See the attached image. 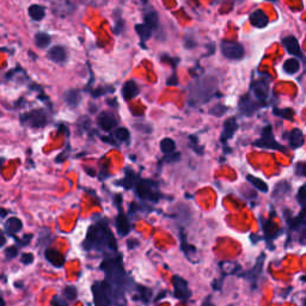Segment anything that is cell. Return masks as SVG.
Instances as JSON below:
<instances>
[{"mask_svg": "<svg viewBox=\"0 0 306 306\" xmlns=\"http://www.w3.org/2000/svg\"><path fill=\"white\" fill-rule=\"evenodd\" d=\"M253 91L258 101H266L269 95V85L266 81L259 79L253 84Z\"/></svg>", "mask_w": 306, "mask_h": 306, "instance_id": "12", "label": "cell"}, {"mask_svg": "<svg viewBox=\"0 0 306 306\" xmlns=\"http://www.w3.org/2000/svg\"><path fill=\"white\" fill-rule=\"evenodd\" d=\"M172 285H174V297L181 302H187L192 297V290H189L188 282L183 277L178 275L172 276Z\"/></svg>", "mask_w": 306, "mask_h": 306, "instance_id": "6", "label": "cell"}, {"mask_svg": "<svg viewBox=\"0 0 306 306\" xmlns=\"http://www.w3.org/2000/svg\"><path fill=\"white\" fill-rule=\"evenodd\" d=\"M290 190V186L289 182H287V181H281V182H280V183H277L276 186H275L274 194H273V196H274V197L285 196V195L289 194Z\"/></svg>", "mask_w": 306, "mask_h": 306, "instance_id": "25", "label": "cell"}, {"mask_svg": "<svg viewBox=\"0 0 306 306\" xmlns=\"http://www.w3.org/2000/svg\"><path fill=\"white\" fill-rule=\"evenodd\" d=\"M101 269L105 274V281L114 293L115 299L122 298L125 290L129 285L127 273L122 263V257L120 255L105 258L101 263Z\"/></svg>", "mask_w": 306, "mask_h": 306, "instance_id": "2", "label": "cell"}, {"mask_svg": "<svg viewBox=\"0 0 306 306\" xmlns=\"http://www.w3.org/2000/svg\"><path fill=\"white\" fill-rule=\"evenodd\" d=\"M77 297H78V292L74 286H67L64 290V298L66 302H74Z\"/></svg>", "mask_w": 306, "mask_h": 306, "instance_id": "35", "label": "cell"}, {"mask_svg": "<svg viewBox=\"0 0 306 306\" xmlns=\"http://www.w3.org/2000/svg\"><path fill=\"white\" fill-rule=\"evenodd\" d=\"M83 4L87 5V6H92V7H102L104 6L108 2V0H81Z\"/></svg>", "mask_w": 306, "mask_h": 306, "instance_id": "40", "label": "cell"}, {"mask_svg": "<svg viewBox=\"0 0 306 306\" xmlns=\"http://www.w3.org/2000/svg\"><path fill=\"white\" fill-rule=\"evenodd\" d=\"M115 136H116L117 140L123 141V143H128L129 141V132H128L127 128L120 127L115 130Z\"/></svg>", "mask_w": 306, "mask_h": 306, "instance_id": "37", "label": "cell"}, {"mask_svg": "<svg viewBox=\"0 0 306 306\" xmlns=\"http://www.w3.org/2000/svg\"><path fill=\"white\" fill-rule=\"evenodd\" d=\"M46 258L53 264L56 268H61L64 267V263H65V257H64L63 254L59 253L55 249H47L46 250Z\"/></svg>", "mask_w": 306, "mask_h": 306, "instance_id": "17", "label": "cell"}, {"mask_svg": "<svg viewBox=\"0 0 306 306\" xmlns=\"http://www.w3.org/2000/svg\"><path fill=\"white\" fill-rule=\"evenodd\" d=\"M179 238H181V249L184 251V254H186V256L188 257V258L190 259V253H192L193 256L196 255V249H195L193 245H189V244H188L186 236H184L183 232H181Z\"/></svg>", "mask_w": 306, "mask_h": 306, "instance_id": "31", "label": "cell"}, {"mask_svg": "<svg viewBox=\"0 0 306 306\" xmlns=\"http://www.w3.org/2000/svg\"><path fill=\"white\" fill-rule=\"evenodd\" d=\"M239 107H241L242 113H243L244 115H246V116H251L257 109L256 103L251 101L250 97H244V98H242L241 103H239Z\"/></svg>", "mask_w": 306, "mask_h": 306, "instance_id": "22", "label": "cell"}, {"mask_svg": "<svg viewBox=\"0 0 306 306\" xmlns=\"http://www.w3.org/2000/svg\"><path fill=\"white\" fill-rule=\"evenodd\" d=\"M135 30L136 32H138L139 35H140V37L143 38V40H148V38L151 37V35H152V32L153 29L151 27H148L147 24H145V23H143V24H138L135 27Z\"/></svg>", "mask_w": 306, "mask_h": 306, "instance_id": "30", "label": "cell"}, {"mask_svg": "<svg viewBox=\"0 0 306 306\" xmlns=\"http://www.w3.org/2000/svg\"><path fill=\"white\" fill-rule=\"evenodd\" d=\"M115 224H116V230L120 236L125 237V236H127L128 233H129V231H130L129 220H128L127 215H126L123 212H121V210L119 212V214H117Z\"/></svg>", "mask_w": 306, "mask_h": 306, "instance_id": "13", "label": "cell"}, {"mask_svg": "<svg viewBox=\"0 0 306 306\" xmlns=\"http://www.w3.org/2000/svg\"><path fill=\"white\" fill-rule=\"evenodd\" d=\"M202 306H214V305L212 304V302H210V297H208L207 299L205 300L204 304H202Z\"/></svg>", "mask_w": 306, "mask_h": 306, "instance_id": "50", "label": "cell"}, {"mask_svg": "<svg viewBox=\"0 0 306 306\" xmlns=\"http://www.w3.org/2000/svg\"><path fill=\"white\" fill-rule=\"evenodd\" d=\"M264 257H266L264 256V254H262L261 257H259V259L257 261L256 266L254 267L253 269H250V271L248 272V274H246V277H248V280L251 282V284H255L257 280H258L259 274H261L262 268H263Z\"/></svg>", "mask_w": 306, "mask_h": 306, "instance_id": "21", "label": "cell"}, {"mask_svg": "<svg viewBox=\"0 0 306 306\" xmlns=\"http://www.w3.org/2000/svg\"><path fill=\"white\" fill-rule=\"evenodd\" d=\"M92 294L96 306H114V293L107 281H96L92 285Z\"/></svg>", "mask_w": 306, "mask_h": 306, "instance_id": "4", "label": "cell"}, {"mask_svg": "<svg viewBox=\"0 0 306 306\" xmlns=\"http://www.w3.org/2000/svg\"><path fill=\"white\" fill-rule=\"evenodd\" d=\"M46 15V9L41 5H32L29 7V16L34 20H41Z\"/></svg>", "mask_w": 306, "mask_h": 306, "instance_id": "26", "label": "cell"}, {"mask_svg": "<svg viewBox=\"0 0 306 306\" xmlns=\"http://www.w3.org/2000/svg\"><path fill=\"white\" fill-rule=\"evenodd\" d=\"M136 181V174L135 172L130 171L129 169H126V176L123 178L122 182H119L120 184H122L123 188L126 189H130L133 186H134V182Z\"/></svg>", "mask_w": 306, "mask_h": 306, "instance_id": "29", "label": "cell"}, {"mask_svg": "<svg viewBox=\"0 0 306 306\" xmlns=\"http://www.w3.org/2000/svg\"><path fill=\"white\" fill-rule=\"evenodd\" d=\"M97 123H98V126L103 130L109 132V130H112L113 128H115V126L117 125V120L112 113H102L98 116Z\"/></svg>", "mask_w": 306, "mask_h": 306, "instance_id": "10", "label": "cell"}, {"mask_svg": "<svg viewBox=\"0 0 306 306\" xmlns=\"http://www.w3.org/2000/svg\"><path fill=\"white\" fill-rule=\"evenodd\" d=\"M140 1H143V2H146V1H147V0H140Z\"/></svg>", "mask_w": 306, "mask_h": 306, "instance_id": "56", "label": "cell"}, {"mask_svg": "<svg viewBox=\"0 0 306 306\" xmlns=\"http://www.w3.org/2000/svg\"><path fill=\"white\" fill-rule=\"evenodd\" d=\"M282 43H284L285 48H286V50L289 51L290 54L298 56V58H302L303 54L302 50H300V46L297 38L293 37V36H289V37H285L284 40H282Z\"/></svg>", "mask_w": 306, "mask_h": 306, "instance_id": "15", "label": "cell"}, {"mask_svg": "<svg viewBox=\"0 0 306 306\" xmlns=\"http://www.w3.org/2000/svg\"><path fill=\"white\" fill-rule=\"evenodd\" d=\"M138 289H139V290H140V292H139L140 297H138V298H140L143 302L147 303L148 300L151 299V297H152V292H151V290L146 289V287H143V286H139ZM138 298H136V299H138Z\"/></svg>", "mask_w": 306, "mask_h": 306, "instance_id": "38", "label": "cell"}, {"mask_svg": "<svg viewBox=\"0 0 306 306\" xmlns=\"http://www.w3.org/2000/svg\"><path fill=\"white\" fill-rule=\"evenodd\" d=\"M83 248L87 251L117 254L116 239L105 221H99L90 226L83 243Z\"/></svg>", "mask_w": 306, "mask_h": 306, "instance_id": "1", "label": "cell"}, {"mask_svg": "<svg viewBox=\"0 0 306 306\" xmlns=\"http://www.w3.org/2000/svg\"><path fill=\"white\" fill-rule=\"evenodd\" d=\"M268 1H276V0H268Z\"/></svg>", "mask_w": 306, "mask_h": 306, "instance_id": "57", "label": "cell"}, {"mask_svg": "<svg viewBox=\"0 0 306 306\" xmlns=\"http://www.w3.org/2000/svg\"><path fill=\"white\" fill-rule=\"evenodd\" d=\"M47 56L49 60L54 61V63L61 64L67 59V53H66V49L64 47H61V46H55V47L50 48V49L48 50Z\"/></svg>", "mask_w": 306, "mask_h": 306, "instance_id": "16", "label": "cell"}, {"mask_svg": "<svg viewBox=\"0 0 306 306\" xmlns=\"http://www.w3.org/2000/svg\"><path fill=\"white\" fill-rule=\"evenodd\" d=\"M22 221H20L18 218H10L9 220L6 221V230L10 235L14 236L15 233L19 232L22 230Z\"/></svg>", "mask_w": 306, "mask_h": 306, "instance_id": "24", "label": "cell"}, {"mask_svg": "<svg viewBox=\"0 0 306 306\" xmlns=\"http://www.w3.org/2000/svg\"><path fill=\"white\" fill-rule=\"evenodd\" d=\"M5 243H6V237H5V235H4V232H2V231H0V248H1V246H4Z\"/></svg>", "mask_w": 306, "mask_h": 306, "instance_id": "49", "label": "cell"}, {"mask_svg": "<svg viewBox=\"0 0 306 306\" xmlns=\"http://www.w3.org/2000/svg\"><path fill=\"white\" fill-rule=\"evenodd\" d=\"M139 95V87L135 84V81H126L125 85L122 87V96L126 101H129V99L134 98Z\"/></svg>", "mask_w": 306, "mask_h": 306, "instance_id": "20", "label": "cell"}, {"mask_svg": "<svg viewBox=\"0 0 306 306\" xmlns=\"http://www.w3.org/2000/svg\"><path fill=\"white\" fill-rule=\"evenodd\" d=\"M289 141L292 148H299L304 145V134L299 128H294L290 132L289 134Z\"/></svg>", "mask_w": 306, "mask_h": 306, "instance_id": "19", "label": "cell"}, {"mask_svg": "<svg viewBox=\"0 0 306 306\" xmlns=\"http://www.w3.org/2000/svg\"><path fill=\"white\" fill-rule=\"evenodd\" d=\"M221 51L230 60H241L244 56V48L241 43L235 41H223Z\"/></svg>", "mask_w": 306, "mask_h": 306, "instance_id": "7", "label": "cell"}, {"mask_svg": "<svg viewBox=\"0 0 306 306\" xmlns=\"http://www.w3.org/2000/svg\"><path fill=\"white\" fill-rule=\"evenodd\" d=\"M306 186L305 184H303L302 187L299 188V190H298V195H297V200L298 202H299V205L302 206V208L305 206V197H306Z\"/></svg>", "mask_w": 306, "mask_h": 306, "instance_id": "41", "label": "cell"}, {"mask_svg": "<svg viewBox=\"0 0 306 306\" xmlns=\"http://www.w3.org/2000/svg\"><path fill=\"white\" fill-rule=\"evenodd\" d=\"M32 235H27L24 238L20 239V241H18V243L20 244V245H28V243L30 242V239H32Z\"/></svg>", "mask_w": 306, "mask_h": 306, "instance_id": "48", "label": "cell"}, {"mask_svg": "<svg viewBox=\"0 0 306 306\" xmlns=\"http://www.w3.org/2000/svg\"><path fill=\"white\" fill-rule=\"evenodd\" d=\"M249 19H250L251 25H254L255 28H258V29H262V28L266 27L269 22L268 17H267L266 12L263 10H256V11H254L250 15Z\"/></svg>", "mask_w": 306, "mask_h": 306, "instance_id": "14", "label": "cell"}, {"mask_svg": "<svg viewBox=\"0 0 306 306\" xmlns=\"http://www.w3.org/2000/svg\"><path fill=\"white\" fill-rule=\"evenodd\" d=\"M238 129V123L236 121L235 117L232 119H228L224 123V127H223V132H221L220 135V141L223 144H226L231 138H232L233 134L236 133V130Z\"/></svg>", "mask_w": 306, "mask_h": 306, "instance_id": "9", "label": "cell"}, {"mask_svg": "<svg viewBox=\"0 0 306 306\" xmlns=\"http://www.w3.org/2000/svg\"><path fill=\"white\" fill-rule=\"evenodd\" d=\"M274 114L277 115V116L284 117V119H287V120H292L293 119V115H294L290 109H284V110L274 109Z\"/></svg>", "mask_w": 306, "mask_h": 306, "instance_id": "39", "label": "cell"}, {"mask_svg": "<svg viewBox=\"0 0 306 306\" xmlns=\"http://www.w3.org/2000/svg\"><path fill=\"white\" fill-rule=\"evenodd\" d=\"M85 171L87 172V174H90V175H91V176H95V175H96V172H95V171H92V170H90V169H85Z\"/></svg>", "mask_w": 306, "mask_h": 306, "instance_id": "51", "label": "cell"}, {"mask_svg": "<svg viewBox=\"0 0 306 306\" xmlns=\"http://www.w3.org/2000/svg\"><path fill=\"white\" fill-rule=\"evenodd\" d=\"M51 304H53V306H67V303H66V300L63 299V298L58 297V295H56V297H54Z\"/></svg>", "mask_w": 306, "mask_h": 306, "instance_id": "44", "label": "cell"}, {"mask_svg": "<svg viewBox=\"0 0 306 306\" xmlns=\"http://www.w3.org/2000/svg\"><path fill=\"white\" fill-rule=\"evenodd\" d=\"M190 141H193V145H192V148L194 151H196L199 154H202V147H200L199 145H197V140L195 136H190Z\"/></svg>", "mask_w": 306, "mask_h": 306, "instance_id": "45", "label": "cell"}, {"mask_svg": "<svg viewBox=\"0 0 306 306\" xmlns=\"http://www.w3.org/2000/svg\"><path fill=\"white\" fill-rule=\"evenodd\" d=\"M35 42L38 48L48 47L50 43V36L45 34V32H38V34L35 36Z\"/></svg>", "mask_w": 306, "mask_h": 306, "instance_id": "33", "label": "cell"}, {"mask_svg": "<svg viewBox=\"0 0 306 306\" xmlns=\"http://www.w3.org/2000/svg\"><path fill=\"white\" fill-rule=\"evenodd\" d=\"M165 163H174V161H179V153H170V154H166L163 159Z\"/></svg>", "mask_w": 306, "mask_h": 306, "instance_id": "42", "label": "cell"}, {"mask_svg": "<svg viewBox=\"0 0 306 306\" xmlns=\"http://www.w3.org/2000/svg\"><path fill=\"white\" fill-rule=\"evenodd\" d=\"M2 163H4V159H0V166H1Z\"/></svg>", "mask_w": 306, "mask_h": 306, "instance_id": "54", "label": "cell"}, {"mask_svg": "<svg viewBox=\"0 0 306 306\" xmlns=\"http://www.w3.org/2000/svg\"><path fill=\"white\" fill-rule=\"evenodd\" d=\"M255 146H258L261 148H269V150H277L281 151V152H286L285 147L282 145H280L279 143H276L274 139V134H273L272 126H266L262 130L261 138L254 144Z\"/></svg>", "mask_w": 306, "mask_h": 306, "instance_id": "5", "label": "cell"}, {"mask_svg": "<svg viewBox=\"0 0 306 306\" xmlns=\"http://www.w3.org/2000/svg\"><path fill=\"white\" fill-rule=\"evenodd\" d=\"M145 24H147L148 27L152 28L153 30L156 29L157 25H158V16H157L156 12L151 11L145 15Z\"/></svg>", "mask_w": 306, "mask_h": 306, "instance_id": "36", "label": "cell"}, {"mask_svg": "<svg viewBox=\"0 0 306 306\" xmlns=\"http://www.w3.org/2000/svg\"><path fill=\"white\" fill-rule=\"evenodd\" d=\"M65 101L67 102L68 105L71 107H77L79 104V101H81V96H79L78 91H74V90H71L67 94L65 95Z\"/></svg>", "mask_w": 306, "mask_h": 306, "instance_id": "34", "label": "cell"}, {"mask_svg": "<svg viewBox=\"0 0 306 306\" xmlns=\"http://www.w3.org/2000/svg\"><path fill=\"white\" fill-rule=\"evenodd\" d=\"M134 192L136 196L140 197L144 201L158 202L161 199V194L158 192V184L151 179H139L134 182Z\"/></svg>", "mask_w": 306, "mask_h": 306, "instance_id": "3", "label": "cell"}, {"mask_svg": "<svg viewBox=\"0 0 306 306\" xmlns=\"http://www.w3.org/2000/svg\"><path fill=\"white\" fill-rule=\"evenodd\" d=\"M116 306H126V305L125 304H117Z\"/></svg>", "mask_w": 306, "mask_h": 306, "instance_id": "55", "label": "cell"}, {"mask_svg": "<svg viewBox=\"0 0 306 306\" xmlns=\"http://www.w3.org/2000/svg\"><path fill=\"white\" fill-rule=\"evenodd\" d=\"M0 306H5V302L1 297H0Z\"/></svg>", "mask_w": 306, "mask_h": 306, "instance_id": "52", "label": "cell"}, {"mask_svg": "<svg viewBox=\"0 0 306 306\" xmlns=\"http://www.w3.org/2000/svg\"><path fill=\"white\" fill-rule=\"evenodd\" d=\"M231 1H233V2H243L244 0H231Z\"/></svg>", "mask_w": 306, "mask_h": 306, "instance_id": "53", "label": "cell"}, {"mask_svg": "<svg viewBox=\"0 0 306 306\" xmlns=\"http://www.w3.org/2000/svg\"><path fill=\"white\" fill-rule=\"evenodd\" d=\"M161 150L164 154L174 153L176 150V144L170 138H165L161 141Z\"/></svg>", "mask_w": 306, "mask_h": 306, "instance_id": "27", "label": "cell"}, {"mask_svg": "<svg viewBox=\"0 0 306 306\" xmlns=\"http://www.w3.org/2000/svg\"><path fill=\"white\" fill-rule=\"evenodd\" d=\"M295 172H297V175H299V176L304 177L305 176V164L303 163H298L297 165H295Z\"/></svg>", "mask_w": 306, "mask_h": 306, "instance_id": "47", "label": "cell"}, {"mask_svg": "<svg viewBox=\"0 0 306 306\" xmlns=\"http://www.w3.org/2000/svg\"><path fill=\"white\" fill-rule=\"evenodd\" d=\"M262 223H263V221H262ZM262 228H263L267 241H269V242H272L273 239L276 238L277 236H279V233L281 232V231H280V228L277 227L276 224L273 223L272 220H267L266 223L262 224Z\"/></svg>", "mask_w": 306, "mask_h": 306, "instance_id": "18", "label": "cell"}, {"mask_svg": "<svg viewBox=\"0 0 306 306\" xmlns=\"http://www.w3.org/2000/svg\"><path fill=\"white\" fill-rule=\"evenodd\" d=\"M219 266L224 274H235L241 271V266L236 262H221Z\"/></svg>", "mask_w": 306, "mask_h": 306, "instance_id": "28", "label": "cell"}, {"mask_svg": "<svg viewBox=\"0 0 306 306\" xmlns=\"http://www.w3.org/2000/svg\"><path fill=\"white\" fill-rule=\"evenodd\" d=\"M47 115L43 110H32L22 116V122L34 128L45 127L47 125Z\"/></svg>", "mask_w": 306, "mask_h": 306, "instance_id": "8", "label": "cell"}, {"mask_svg": "<svg viewBox=\"0 0 306 306\" xmlns=\"http://www.w3.org/2000/svg\"><path fill=\"white\" fill-rule=\"evenodd\" d=\"M51 6H53L54 14L60 17H65L73 12V5L68 0H55Z\"/></svg>", "mask_w": 306, "mask_h": 306, "instance_id": "11", "label": "cell"}, {"mask_svg": "<svg viewBox=\"0 0 306 306\" xmlns=\"http://www.w3.org/2000/svg\"><path fill=\"white\" fill-rule=\"evenodd\" d=\"M6 257L7 258H14V257L17 256L18 254V249L16 246H10V248L6 249Z\"/></svg>", "mask_w": 306, "mask_h": 306, "instance_id": "43", "label": "cell"}, {"mask_svg": "<svg viewBox=\"0 0 306 306\" xmlns=\"http://www.w3.org/2000/svg\"><path fill=\"white\" fill-rule=\"evenodd\" d=\"M300 64L297 59H289L286 63L284 64V69L286 73L289 74H294L299 71Z\"/></svg>", "mask_w": 306, "mask_h": 306, "instance_id": "32", "label": "cell"}, {"mask_svg": "<svg viewBox=\"0 0 306 306\" xmlns=\"http://www.w3.org/2000/svg\"><path fill=\"white\" fill-rule=\"evenodd\" d=\"M22 262L24 264L32 263V262H34V256H32V254H30V253L24 254V255L22 256Z\"/></svg>", "mask_w": 306, "mask_h": 306, "instance_id": "46", "label": "cell"}, {"mask_svg": "<svg viewBox=\"0 0 306 306\" xmlns=\"http://www.w3.org/2000/svg\"><path fill=\"white\" fill-rule=\"evenodd\" d=\"M246 181L250 182L258 192L268 193V186H267V183L264 181H262L261 178H258V177L253 176V175H246Z\"/></svg>", "mask_w": 306, "mask_h": 306, "instance_id": "23", "label": "cell"}]
</instances>
